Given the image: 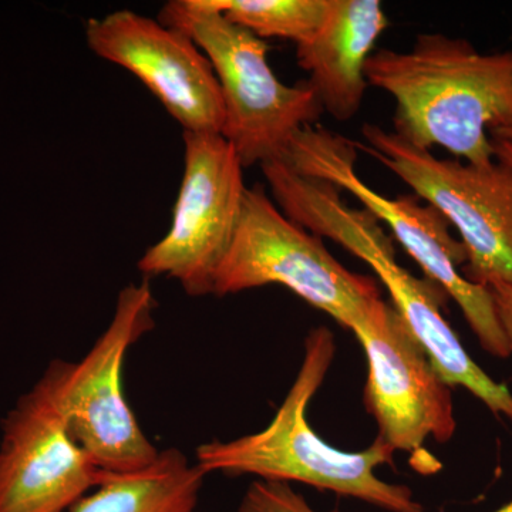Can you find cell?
<instances>
[{
  "instance_id": "obj_1",
  "label": "cell",
  "mask_w": 512,
  "mask_h": 512,
  "mask_svg": "<svg viewBox=\"0 0 512 512\" xmlns=\"http://www.w3.org/2000/svg\"><path fill=\"white\" fill-rule=\"evenodd\" d=\"M365 73L393 97L397 136L466 163H494L490 131L512 121V50L481 53L466 39L424 33L407 52H373Z\"/></svg>"
},
{
  "instance_id": "obj_2",
  "label": "cell",
  "mask_w": 512,
  "mask_h": 512,
  "mask_svg": "<svg viewBox=\"0 0 512 512\" xmlns=\"http://www.w3.org/2000/svg\"><path fill=\"white\" fill-rule=\"evenodd\" d=\"M276 207L289 220L319 238H329L365 261L386 286L394 309L412 330L431 365L450 387L460 386L476 396L497 417L512 423V393L495 382L471 359L457 333L444 319L448 295L436 282L417 278L399 265L393 239L380 221L363 208L342 200L336 185L295 173L281 160L261 165Z\"/></svg>"
},
{
  "instance_id": "obj_3",
  "label": "cell",
  "mask_w": 512,
  "mask_h": 512,
  "mask_svg": "<svg viewBox=\"0 0 512 512\" xmlns=\"http://www.w3.org/2000/svg\"><path fill=\"white\" fill-rule=\"evenodd\" d=\"M335 350L328 328L311 330L298 376L271 423L258 433L201 444L195 464L205 476L220 473L288 484L296 481L384 511L424 512L409 487L377 477V468L392 464L394 454L382 439L377 437L362 451L339 450L320 439L309 424V403L328 375Z\"/></svg>"
},
{
  "instance_id": "obj_4",
  "label": "cell",
  "mask_w": 512,
  "mask_h": 512,
  "mask_svg": "<svg viewBox=\"0 0 512 512\" xmlns=\"http://www.w3.org/2000/svg\"><path fill=\"white\" fill-rule=\"evenodd\" d=\"M157 20L190 36L210 59L224 101L221 136L242 167L281 160L292 138L325 113L308 82L289 86L276 77L265 40L207 0H171Z\"/></svg>"
},
{
  "instance_id": "obj_5",
  "label": "cell",
  "mask_w": 512,
  "mask_h": 512,
  "mask_svg": "<svg viewBox=\"0 0 512 512\" xmlns=\"http://www.w3.org/2000/svg\"><path fill=\"white\" fill-rule=\"evenodd\" d=\"M357 154V141L313 124L292 138L281 161L295 173L328 181L356 197L365 210L389 227L424 276L456 301L481 348L508 359L512 353L493 296L488 288L461 274L460 266L467 262L466 249L451 235L446 218L431 205L421 204L417 195L387 198L370 188L356 173Z\"/></svg>"
},
{
  "instance_id": "obj_6",
  "label": "cell",
  "mask_w": 512,
  "mask_h": 512,
  "mask_svg": "<svg viewBox=\"0 0 512 512\" xmlns=\"http://www.w3.org/2000/svg\"><path fill=\"white\" fill-rule=\"evenodd\" d=\"M150 279L121 289L113 319L80 362L56 359L40 377L73 439L107 474L143 470L158 450L144 434L124 393L128 350L154 328Z\"/></svg>"
},
{
  "instance_id": "obj_7",
  "label": "cell",
  "mask_w": 512,
  "mask_h": 512,
  "mask_svg": "<svg viewBox=\"0 0 512 512\" xmlns=\"http://www.w3.org/2000/svg\"><path fill=\"white\" fill-rule=\"evenodd\" d=\"M357 148L409 185L453 225L466 249L463 276L473 284L512 285V170L441 160L376 124L362 127Z\"/></svg>"
},
{
  "instance_id": "obj_8",
  "label": "cell",
  "mask_w": 512,
  "mask_h": 512,
  "mask_svg": "<svg viewBox=\"0 0 512 512\" xmlns=\"http://www.w3.org/2000/svg\"><path fill=\"white\" fill-rule=\"evenodd\" d=\"M281 285L343 328L380 296L370 276L340 264L323 239L289 220L262 185L249 187L234 241L215 275L214 295Z\"/></svg>"
},
{
  "instance_id": "obj_9",
  "label": "cell",
  "mask_w": 512,
  "mask_h": 512,
  "mask_svg": "<svg viewBox=\"0 0 512 512\" xmlns=\"http://www.w3.org/2000/svg\"><path fill=\"white\" fill-rule=\"evenodd\" d=\"M184 175L165 237L147 249L138 271L168 276L190 296L214 293L215 275L241 220L244 167L221 134L184 131Z\"/></svg>"
},
{
  "instance_id": "obj_10",
  "label": "cell",
  "mask_w": 512,
  "mask_h": 512,
  "mask_svg": "<svg viewBox=\"0 0 512 512\" xmlns=\"http://www.w3.org/2000/svg\"><path fill=\"white\" fill-rule=\"evenodd\" d=\"M367 359L365 406L379 439L394 451L419 453L433 437L447 443L457 430L451 387L393 305L370 303L350 328Z\"/></svg>"
},
{
  "instance_id": "obj_11",
  "label": "cell",
  "mask_w": 512,
  "mask_h": 512,
  "mask_svg": "<svg viewBox=\"0 0 512 512\" xmlns=\"http://www.w3.org/2000/svg\"><path fill=\"white\" fill-rule=\"evenodd\" d=\"M90 50L134 74L184 131L221 134L224 101L210 59L181 30L131 10L86 25Z\"/></svg>"
},
{
  "instance_id": "obj_12",
  "label": "cell",
  "mask_w": 512,
  "mask_h": 512,
  "mask_svg": "<svg viewBox=\"0 0 512 512\" xmlns=\"http://www.w3.org/2000/svg\"><path fill=\"white\" fill-rule=\"evenodd\" d=\"M104 477L39 380L3 420L0 512H69Z\"/></svg>"
},
{
  "instance_id": "obj_13",
  "label": "cell",
  "mask_w": 512,
  "mask_h": 512,
  "mask_svg": "<svg viewBox=\"0 0 512 512\" xmlns=\"http://www.w3.org/2000/svg\"><path fill=\"white\" fill-rule=\"evenodd\" d=\"M387 28L379 0H329L318 33L296 46L299 67L309 73V86L333 119L352 120L362 109L367 60Z\"/></svg>"
},
{
  "instance_id": "obj_14",
  "label": "cell",
  "mask_w": 512,
  "mask_h": 512,
  "mask_svg": "<svg viewBox=\"0 0 512 512\" xmlns=\"http://www.w3.org/2000/svg\"><path fill=\"white\" fill-rule=\"evenodd\" d=\"M205 474L178 448H165L143 470L107 474L69 512H198Z\"/></svg>"
},
{
  "instance_id": "obj_15",
  "label": "cell",
  "mask_w": 512,
  "mask_h": 512,
  "mask_svg": "<svg viewBox=\"0 0 512 512\" xmlns=\"http://www.w3.org/2000/svg\"><path fill=\"white\" fill-rule=\"evenodd\" d=\"M212 9L259 39L291 40L296 46L318 33L329 0H207Z\"/></svg>"
},
{
  "instance_id": "obj_16",
  "label": "cell",
  "mask_w": 512,
  "mask_h": 512,
  "mask_svg": "<svg viewBox=\"0 0 512 512\" xmlns=\"http://www.w3.org/2000/svg\"><path fill=\"white\" fill-rule=\"evenodd\" d=\"M237 512H318L288 483L256 480L242 495Z\"/></svg>"
},
{
  "instance_id": "obj_17",
  "label": "cell",
  "mask_w": 512,
  "mask_h": 512,
  "mask_svg": "<svg viewBox=\"0 0 512 512\" xmlns=\"http://www.w3.org/2000/svg\"><path fill=\"white\" fill-rule=\"evenodd\" d=\"M488 291L493 296L495 311L512 353V285L493 284L488 286Z\"/></svg>"
},
{
  "instance_id": "obj_18",
  "label": "cell",
  "mask_w": 512,
  "mask_h": 512,
  "mask_svg": "<svg viewBox=\"0 0 512 512\" xmlns=\"http://www.w3.org/2000/svg\"><path fill=\"white\" fill-rule=\"evenodd\" d=\"M493 140V138H491ZM495 160L507 165L512 170V143L511 141L493 140Z\"/></svg>"
},
{
  "instance_id": "obj_19",
  "label": "cell",
  "mask_w": 512,
  "mask_h": 512,
  "mask_svg": "<svg viewBox=\"0 0 512 512\" xmlns=\"http://www.w3.org/2000/svg\"><path fill=\"white\" fill-rule=\"evenodd\" d=\"M490 137L493 138V140L511 141L512 143V121H510V123L504 124V126H500L494 128V130H491Z\"/></svg>"
},
{
  "instance_id": "obj_20",
  "label": "cell",
  "mask_w": 512,
  "mask_h": 512,
  "mask_svg": "<svg viewBox=\"0 0 512 512\" xmlns=\"http://www.w3.org/2000/svg\"><path fill=\"white\" fill-rule=\"evenodd\" d=\"M491 512H512V500L510 501V503L503 505V507L501 508H498V510Z\"/></svg>"
}]
</instances>
